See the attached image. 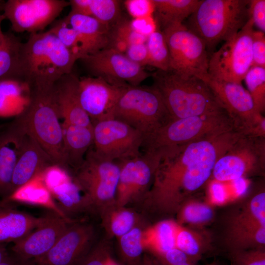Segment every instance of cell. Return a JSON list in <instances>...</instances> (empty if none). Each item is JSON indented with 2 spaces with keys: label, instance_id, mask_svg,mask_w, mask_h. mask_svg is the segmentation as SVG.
<instances>
[{
  "label": "cell",
  "instance_id": "1",
  "mask_svg": "<svg viewBox=\"0 0 265 265\" xmlns=\"http://www.w3.org/2000/svg\"><path fill=\"white\" fill-rule=\"evenodd\" d=\"M243 134L234 129L190 143L165 156L145 197L160 211L178 210L207 183L218 159Z\"/></svg>",
  "mask_w": 265,
  "mask_h": 265
},
{
  "label": "cell",
  "instance_id": "2",
  "mask_svg": "<svg viewBox=\"0 0 265 265\" xmlns=\"http://www.w3.org/2000/svg\"><path fill=\"white\" fill-rule=\"evenodd\" d=\"M78 60L49 30L32 33L21 44L20 78L30 88L52 86L72 72Z\"/></svg>",
  "mask_w": 265,
  "mask_h": 265
},
{
  "label": "cell",
  "instance_id": "3",
  "mask_svg": "<svg viewBox=\"0 0 265 265\" xmlns=\"http://www.w3.org/2000/svg\"><path fill=\"white\" fill-rule=\"evenodd\" d=\"M172 119L224 109L207 84L193 75L157 70L151 75Z\"/></svg>",
  "mask_w": 265,
  "mask_h": 265
},
{
  "label": "cell",
  "instance_id": "4",
  "mask_svg": "<svg viewBox=\"0 0 265 265\" xmlns=\"http://www.w3.org/2000/svg\"><path fill=\"white\" fill-rule=\"evenodd\" d=\"M234 129V122L222 109L173 119L146 138L142 147L144 152L158 154L161 159L187 144Z\"/></svg>",
  "mask_w": 265,
  "mask_h": 265
},
{
  "label": "cell",
  "instance_id": "5",
  "mask_svg": "<svg viewBox=\"0 0 265 265\" xmlns=\"http://www.w3.org/2000/svg\"><path fill=\"white\" fill-rule=\"evenodd\" d=\"M53 86L31 87L27 106L15 119L35 139L54 164L66 169L62 123Z\"/></svg>",
  "mask_w": 265,
  "mask_h": 265
},
{
  "label": "cell",
  "instance_id": "6",
  "mask_svg": "<svg viewBox=\"0 0 265 265\" xmlns=\"http://www.w3.org/2000/svg\"><path fill=\"white\" fill-rule=\"evenodd\" d=\"M250 0H201L186 27L212 49L235 35L249 19Z\"/></svg>",
  "mask_w": 265,
  "mask_h": 265
},
{
  "label": "cell",
  "instance_id": "7",
  "mask_svg": "<svg viewBox=\"0 0 265 265\" xmlns=\"http://www.w3.org/2000/svg\"><path fill=\"white\" fill-rule=\"evenodd\" d=\"M113 118L139 131L144 139L173 120L158 91L153 86L140 85L123 88Z\"/></svg>",
  "mask_w": 265,
  "mask_h": 265
},
{
  "label": "cell",
  "instance_id": "8",
  "mask_svg": "<svg viewBox=\"0 0 265 265\" xmlns=\"http://www.w3.org/2000/svg\"><path fill=\"white\" fill-rule=\"evenodd\" d=\"M120 171L118 161L100 157L93 146L89 149L83 162L72 176L85 194L91 210H103L114 204Z\"/></svg>",
  "mask_w": 265,
  "mask_h": 265
},
{
  "label": "cell",
  "instance_id": "9",
  "mask_svg": "<svg viewBox=\"0 0 265 265\" xmlns=\"http://www.w3.org/2000/svg\"><path fill=\"white\" fill-rule=\"evenodd\" d=\"M254 24L245 25L209 58L208 74L222 81L241 83L252 66V36Z\"/></svg>",
  "mask_w": 265,
  "mask_h": 265
},
{
  "label": "cell",
  "instance_id": "10",
  "mask_svg": "<svg viewBox=\"0 0 265 265\" xmlns=\"http://www.w3.org/2000/svg\"><path fill=\"white\" fill-rule=\"evenodd\" d=\"M161 31L169 51L170 70L198 78L208 73L207 48L200 37L183 24Z\"/></svg>",
  "mask_w": 265,
  "mask_h": 265
},
{
  "label": "cell",
  "instance_id": "11",
  "mask_svg": "<svg viewBox=\"0 0 265 265\" xmlns=\"http://www.w3.org/2000/svg\"><path fill=\"white\" fill-rule=\"evenodd\" d=\"M265 138L243 135L217 160L212 177L214 180L231 182L263 170Z\"/></svg>",
  "mask_w": 265,
  "mask_h": 265
},
{
  "label": "cell",
  "instance_id": "12",
  "mask_svg": "<svg viewBox=\"0 0 265 265\" xmlns=\"http://www.w3.org/2000/svg\"><path fill=\"white\" fill-rule=\"evenodd\" d=\"M93 148L103 158L119 161L137 157L141 153L144 137L137 130L115 119L92 123Z\"/></svg>",
  "mask_w": 265,
  "mask_h": 265
},
{
  "label": "cell",
  "instance_id": "13",
  "mask_svg": "<svg viewBox=\"0 0 265 265\" xmlns=\"http://www.w3.org/2000/svg\"><path fill=\"white\" fill-rule=\"evenodd\" d=\"M69 5L64 0H8L2 2L1 10L13 31L32 34L51 25Z\"/></svg>",
  "mask_w": 265,
  "mask_h": 265
},
{
  "label": "cell",
  "instance_id": "14",
  "mask_svg": "<svg viewBox=\"0 0 265 265\" xmlns=\"http://www.w3.org/2000/svg\"><path fill=\"white\" fill-rule=\"evenodd\" d=\"M161 157L144 154L118 161L120 167L114 205L124 207L129 203L146 196L153 184Z\"/></svg>",
  "mask_w": 265,
  "mask_h": 265
},
{
  "label": "cell",
  "instance_id": "15",
  "mask_svg": "<svg viewBox=\"0 0 265 265\" xmlns=\"http://www.w3.org/2000/svg\"><path fill=\"white\" fill-rule=\"evenodd\" d=\"M199 78L209 86L237 129L248 135L263 115L257 110L247 90L241 83L217 80L208 73Z\"/></svg>",
  "mask_w": 265,
  "mask_h": 265
},
{
  "label": "cell",
  "instance_id": "16",
  "mask_svg": "<svg viewBox=\"0 0 265 265\" xmlns=\"http://www.w3.org/2000/svg\"><path fill=\"white\" fill-rule=\"evenodd\" d=\"M93 76L118 86H136L152 74L124 53L107 47L81 59Z\"/></svg>",
  "mask_w": 265,
  "mask_h": 265
},
{
  "label": "cell",
  "instance_id": "17",
  "mask_svg": "<svg viewBox=\"0 0 265 265\" xmlns=\"http://www.w3.org/2000/svg\"><path fill=\"white\" fill-rule=\"evenodd\" d=\"M94 237L92 225L70 223L45 255L34 259L36 265H76L89 251Z\"/></svg>",
  "mask_w": 265,
  "mask_h": 265
},
{
  "label": "cell",
  "instance_id": "18",
  "mask_svg": "<svg viewBox=\"0 0 265 265\" xmlns=\"http://www.w3.org/2000/svg\"><path fill=\"white\" fill-rule=\"evenodd\" d=\"M124 87L112 84L100 77H79L80 101L92 124L113 118L114 107Z\"/></svg>",
  "mask_w": 265,
  "mask_h": 265
},
{
  "label": "cell",
  "instance_id": "19",
  "mask_svg": "<svg viewBox=\"0 0 265 265\" xmlns=\"http://www.w3.org/2000/svg\"><path fill=\"white\" fill-rule=\"evenodd\" d=\"M43 222L20 240L14 243L11 252L25 259H35L45 255L54 246L69 225V221L49 211Z\"/></svg>",
  "mask_w": 265,
  "mask_h": 265
},
{
  "label": "cell",
  "instance_id": "20",
  "mask_svg": "<svg viewBox=\"0 0 265 265\" xmlns=\"http://www.w3.org/2000/svg\"><path fill=\"white\" fill-rule=\"evenodd\" d=\"M79 78L72 72L61 77L53 85V95L59 114L63 123L93 127L80 101Z\"/></svg>",
  "mask_w": 265,
  "mask_h": 265
},
{
  "label": "cell",
  "instance_id": "21",
  "mask_svg": "<svg viewBox=\"0 0 265 265\" xmlns=\"http://www.w3.org/2000/svg\"><path fill=\"white\" fill-rule=\"evenodd\" d=\"M26 130L14 119L0 132V197L12 192V181Z\"/></svg>",
  "mask_w": 265,
  "mask_h": 265
},
{
  "label": "cell",
  "instance_id": "22",
  "mask_svg": "<svg viewBox=\"0 0 265 265\" xmlns=\"http://www.w3.org/2000/svg\"><path fill=\"white\" fill-rule=\"evenodd\" d=\"M53 164L50 157L26 130L13 173L11 193Z\"/></svg>",
  "mask_w": 265,
  "mask_h": 265
},
{
  "label": "cell",
  "instance_id": "23",
  "mask_svg": "<svg viewBox=\"0 0 265 265\" xmlns=\"http://www.w3.org/2000/svg\"><path fill=\"white\" fill-rule=\"evenodd\" d=\"M64 19L79 34L85 56L109 47L111 26L93 17L71 12Z\"/></svg>",
  "mask_w": 265,
  "mask_h": 265
},
{
  "label": "cell",
  "instance_id": "24",
  "mask_svg": "<svg viewBox=\"0 0 265 265\" xmlns=\"http://www.w3.org/2000/svg\"><path fill=\"white\" fill-rule=\"evenodd\" d=\"M64 160L67 169L73 172L84 160L85 155L93 145V127L62 123Z\"/></svg>",
  "mask_w": 265,
  "mask_h": 265
},
{
  "label": "cell",
  "instance_id": "25",
  "mask_svg": "<svg viewBox=\"0 0 265 265\" xmlns=\"http://www.w3.org/2000/svg\"><path fill=\"white\" fill-rule=\"evenodd\" d=\"M44 216L36 217L13 208L11 203L0 206V243L17 242L41 224Z\"/></svg>",
  "mask_w": 265,
  "mask_h": 265
},
{
  "label": "cell",
  "instance_id": "26",
  "mask_svg": "<svg viewBox=\"0 0 265 265\" xmlns=\"http://www.w3.org/2000/svg\"><path fill=\"white\" fill-rule=\"evenodd\" d=\"M42 172L14 191L8 197L1 200L11 204L16 202L44 208L73 222L60 208L47 187Z\"/></svg>",
  "mask_w": 265,
  "mask_h": 265
},
{
  "label": "cell",
  "instance_id": "27",
  "mask_svg": "<svg viewBox=\"0 0 265 265\" xmlns=\"http://www.w3.org/2000/svg\"><path fill=\"white\" fill-rule=\"evenodd\" d=\"M31 88L20 79L0 82V115L17 117L22 113L30 100Z\"/></svg>",
  "mask_w": 265,
  "mask_h": 265
},
{
  "label": "cell",
  "instance_id": "28",
  "mask_svg": "<svg viewBox=\"0 0 265 265\" xmlns=\"http://www.w3.org/2000/svg\"><path fill=\"white\" fill-rule=\"evenodd\" d=\"M155 20L162 30L183 24L195 11L201 0H153Z\"/></svg>",
  "mask_w": 265,
  "mask_h": 265
},
{
  "label": "cell",
  "instance_id": "29",
  "mask_svg": "<svg viewBox=\"0 0 265 265\" xmlns=\"http://www.w3.org/2000/svg\"><path fill=\"white\" fill-rule=\"evenodd\" d=\"M71 12L93 17L112 26L120 19V1L116 0H71Z\"/></svg>",
  "mask_w": 265,
  "mask_h": 265
},
{
  "label": "cell",
  "instance_id": "30",
  "mask_svg": "<svg viewBox=\"0 0 265 265\" xmlns=\"http://www.w3.org/2000/svg\"><path fill=\"white\" fill-rule=\"evenodd\" d=\"M178 225L174 220H164L143 231L144 248L161 257L168 250L176 248L175 235Z\"/></svg>",
  "mask_w": 265,
  "mask_h": 265
},
{
  "label": "cell",
  "instance_id": "31",
  "mask_svg": "<svg viewBox=\"0 0 265 265\" xmlns=\"http://www.w3.org/2000/svg\"><path fill=\"white\" fill-rule=\"evenodd\" d=\"M51 193L60 208L69 218L70 214L91 210L87 198L73 176Z\"/></svg>",
  "mask_w": 265,
  "mask_h": 265
},
{
  "label": "cell",
  "instance_id": "32",
  "mask_svg": "<svg viewBox=\"0 0 265 265\" xmlns=\"http://www.w3.org/2000/svg\"><path fill=\"white\" fill-rule=\"evenodd\" d=\"M22 42L11 32H4L0 44V82L20 79L19 53Z\"/></svg>",
  "mask_w": 265,
  "mask_h": 265
},
{
  "label": "cell",
  "instance_id": "33",
  "mask_svg": "<svg viewBox=\"0 0 265 265\" xmlns=\"http://www.w3.org/2000/svg\"><path fill=\"white\" fill-rule=\"evenodd\" d=\"M226 240L231 251L263 249L265 227H228Z\"/></svg>",
  "mask_w": 265,
  "mask_h": 265
},
{
  "label": "cell",
  "instance_id": "34",
  "mask_svg": "<svg viewBox=\"0 0 265 265\" xmlns=\"http://www.w3.org/2000/svg\"><path fill=\"white\" fill-rule=\"evenodd\" d=\"M179 224L194 226L205 225L213 218L212 206L196 200L185 201L179 209Z\"/></svg>",
  "mask_w": 265,
  "mask_h": 265
},
{
  "label": "cell",
  "instance_id": "35",
  "mask_svg": "<svg viewBox=\"0 0 265 265\" xmlns=\"http://www.w3.org/2000/svg\"><path fill=\"white\" fill-rule=\"evenodd\" d=\"M146 44L148 53V65L159 70H169V51L164 34L159 27L147 37Z\"/></svg>",
  "mask_w": 265,
  "mask_h": 265
},
{
  "label": "cell",
  "instance_id": "36",
  "mask_svg": "<svg viewBox=\"0 0 265 265\" xmlns=\"http://www.w3.org/2000/svg\"><path fill=\"white\" fill-rule=\"evenodd\" d=\"M147 38L135 31L130 21L120 19L111 27L108 47L124 53L132 45L146 43Z\"/></svg>",
  "mask_w": 265,
  "mask_h": 265
},
{
  "label": "cell",
  "instance_id": "37",
  "mask_svg": "<svg viewBox=\"0 0 265 265\" xmlns=\"http://www.w3.org/2000/svg\"><path fill=\"white\" fill-rule=\"evenodd\" d=\"M175 247L197 261L204 252L206 243L200 234L179 224L175 235Z\"/></svg>",
  "mask_w": 265,
  "mask_h": 265
},
{
  "label": "cell",
  "instance_id": "38",
  "mask_svg": "<svg viewBox=\"0 0 265 265\" xmlns=\"http://www.w3.org/2000/svg\"><path fill=\"white\" fill-rule=\"evenodd\" d=\"M49 30L78 60L85 56L83 45L79 34L64 18L53 22Z\"/></svg>",
  "mask_w": 265,
  "mask_h": 265
},
{
  "label": "cell",
  "instance_id": "39",
  "mask_svg": "<svg viewBox=\"0 0 265 265\" xmlns=\"http://www.w3.org/2000/svg\"><path fill=\"white\" fill-rule=\"evenodd\" d=\"M243 80L257 110L262 113L265 108V68L252 66Z\"/></svg>",
  "mask_w": 265,
  "mask_h": 265
},
{
  "label": "cell",
  "instance_id": "40",
  "mask_svg": "<svg viewBox=\"0 0 265 265\" xmlns=\"http://www.w3.org/2000/svg\"><path fill=\"white\" fill-rule=\"evenodd\" d=\"M116 207L117 209L111 210L107 213L106 221L111 234L120 238L135 227V216L124 207Z\"/></svg>",
  "mask_w": 265,
  "mask_h": 265
},
{
  "label": "cell",
  "instance_id": "41",
  "mask_svg": "<svg viewBox=\"0 0 265 265\" xmlns=\"http://www.w3.org/2000/svg\"><path fill=\"white\" fill-rule=\"evenodd\" d=\"M120 238L121 252L125 258L131 261L139 258L144 249L143 231L134 227Z\"/></svg>",
  "mask_w": 265,
  "mask_h": 265
},
{
  "label": "cell",
  "instance_id": "42",
  "mask_svg": "<svg viewBox=\"0 0 265 265\" xmlns=\"http://www.w3.org/2000/svg\"><path fill=\"white\" fill-rule=\"evenodd\" d=\"M234 265H265V252L263 249L231 251Z\"/></svg>",
  "mask_w": 265,
  "mask_h": 265
},
{
  "label": "cell",
  "instance_id": "43",
  "mask_svg": "<svg viewBox=\"0 0 265 265\" xmlns=\"http://www.w3.org/2000/svg\"><path fill=\"white\" fill-rule=\"evenodd\" d=\"M124 4L133 19L154 15L155 7L153 0H127Z\"/></svg>",
  "mask_w": 265,
  "mask_h": 265
},
{
  "label": "cell",
  "instance_id": "44",
  "mask_svg": "<svg viewBox=\"0 0 265 265\" xmlns=\"http://www.w3.org/2000/svg\"><path fill=\"white\" fill-rule=\"evenodd\" d=\"M252 66L265 68V36L260 30H253L252 36Z\"/></svg>",
  "mask_w": 265,
  "mask_h": 265
},
{
  "label": "cell",
  "instance_id": "45",
  "mask_svg": "<svg viewBox=\"0 0 265 265\" xmlns=\"http://www.w3.org/2000/svg\"><path fill=\"white\" fill-rule=\"evenodd\" d=\"M248 16L254 24L261 31L265 32V0H250Z\"/></svg>",
  "mask_w": 265,
  "mask_h": 265
},
{
  "label": "cell",
  "instance_id": "46",
  "mask_svg": "<svg viewBox=\"0 0 265 265\" xmlns=\"http://www.w3.org/2000/svg\"><path fill=\"white\" fill-rule=\"evenodd\" d=\"M124 53L131 61L143 67L148 65V53L146 43L132 45Z\"/></svg>",
  "mask_w": 265,
  "mask_h": 265
},
{
  "label": "cell",
  "instance_id": "47",
  "mask_svg": "<svg viewBox=\"0 0 265 265\" xmlns=\"http://www.w3.org/2000/svg\"><path fill=\"white\" fill-rule=\"evenodd\" d=\"M130 23L135 31L147 37L159 27L154 15L133 19Z\"/></svg>",
  "mask_w": 265,
  "mask_h": 265
},
{
  "label": "cell",
  "instance_id": "48",
  "mask_svg": "<svg viewBox=\"0 0 265 265\" xmlns=\"http://www.w3.org/2000/svg\"><path fill=\"white\" fill-rule=\"evenodd\" d=\"M107 253L101 246L91 248L76 265H105Z\"/></svg>",
  "mask_w": 265,
  "mask_h": 265
},
{
  "label": "cell",
  "instance_id": "49",
  "mask_svg": "<svg viewBox=\"0 0 265 265\" xmlns=\"http://www.w3.org/2000/svg\"><path fill=\"white\" fill-rule=\"evenodd\" d=\"M161 257L166 265H180L188 261L194 260L177 248L168 250Z\"/></svg>",
  "mask_w": 265,
  "mask_h": 265
},
{
  "label": "cell",
  "instance_id": "50",
  "mask_svg": "<svg viewBox=\"0 0 265 265\" xmlns=\"http://www.w3.org/2000/svg\"><path fill=\"white\" fill-rule=\"evenodd\" d=\"M0 265H36L34 259H25L12 252L8 253Z\"/></svg>",
  "mask_w": 265,
  "mask_h": 265
},
{
  "label": "cell",
  "instance_id": "51",
  "mask_svg": "<svg viewBox=\"0 0 265 265\" xmlns=\"http://www.w3.org/2000/svg\"><path fill=\"white\" fill-rule=\"evenodd\" d=\"M8 253L5 244L0 243V263L6 257Z\"/></svg>",
  "mask_w": 265,
  "mask_h": 265
},
{
  "label": "cell",
  "instance_id": "52",
  "mask_svg": "<svg viewBox=\"0 0 265 265\" xmlns=\"http://www.w3.org/2000/svg\"><path fill=\"white\" fill-rule=\"evenodd\" d=\"M105 265H119L108 254H107L105 262Z\"/></svg>",
  "mask_w": 265,
  "mask_h": 265
},
{
  "label": "cell",
  "instance_id": "53",
  "mask_svg": "<svg viewBox=\"0 0 265 265\" xmlns=\"http://www.w3.org/2000/svg\"><path fill=\"white\" fill-rule=\"evenodd\" d=\"M196 262L197 261H196L191 260L185 263H184L180 265H195Z\"/></svg>",
  "mask_w": 265,
  "mask_h": 265
},
{
  "label": "cell",
  "instance_id": "54",
  "mask_svg": "<svg viewBox=\"0 0 265 265\" xmlns=\"http://www.w3.org/2000/svg\"><path fill=\"white\" fill-rule=\"evenodd\" d=\"M6 19L3 13L0 14V28H1V24L2 22Z\"/></svg>",
  "mask_w": 265,
  "mask_h": 265
},
{
  "label": "cell",
  "instance_id": "55",
  "mask_svg": "<svg viewBox=\"0 0 265 265\" xmlns=\"http://www.w3.org/2000/svg\"><path fill=\"white\" fill-rule=\"evenodd\" d=\"M6 203L2 201L1 199L0 200V206H1L5 204Z\"/></svg>",
  "mask_w": 265,
  "mask_h": 265
},
{
  "label": "cell",
  "instance_id": "56",
  "mask_svg": "<svg viewBox=\"0 0 265 265\" xmlns=\"http://www.w3.org/2000/svg\"><path fill=\"white\" fill-rule=\"evenodd\" d=\"M207 265H216V264H212Z\"/></svg>",
  "mask_w": 265,
  "mask_h": 265
}]
</instances>
